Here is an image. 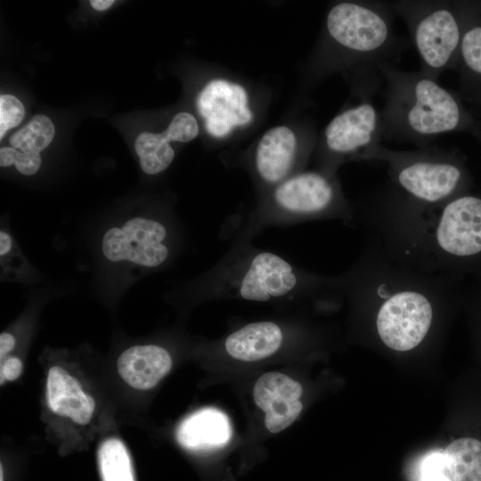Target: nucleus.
<instances>
[{
    "instance_id": "nucleus-1",
    "label": "nucleus",
    "mask_w": 481,
    "mask_h": 481,
    "mask_svg": "<svg viewBox=\"0 0 481 481\" xmlns=\"http://www.w3.org/2000/svg\"><path fill=\"white\" fill-rule=\"evenodd\" d=\"M354 209V229L393 262L424 273L481 279L480 195L429 204L389 183Z\"/></svg>"
},
{
    "instance_id": "nucleus-2",
    "label": "nucleus",
    "mask_w": 481,
    "mask_h": 481,
    "mask_svg": "<svg viewBox=\"0 0 481 481\" xmlns=\"http://www.w3.org/2000/svg\"><path fill=\"white\" fill-rule=\"evenodd\" d=\"M341 274L344 298L373 315L378 338L395 352L420 346L439 311L463 299L468 290L464 277L409 269L368 242Z\"/></svg>"
},
{
    "instance_id": "nucleus-3",
    "label": "nucleus",
    "mask_w": 481,
    "mask_h": 481,
    "mask_svg": "<svg viewBox=\"0 0 481 481\" xmlns=\"http://www.w3.org/2000/svg\"><path fill=\"white\" fill-rule=\"evenodd\" d=\"M182 291L199 299L237 298L253 302L344 299L342 274L324 275L257 248L252 239L233 235L224 255Z\"/></svg>"
},
{
    "instance_id": "nucleus-4",
    "label": "nucleus",
    "mask_w": 481,
    "mask_h": 481,
    "mask_svg": "<svg viewBox=\"0 0 481 481\" xmlns=\"http://www.w3.org/2000/svg\"><path fill=\"white\" fill-rule=\"evenodd\" d=\"M394 13L390 2L341 1L325 17L324 69L347 71L361 99L371 100L384 82L382 70L395 67L408 46L394 31Z\"/></svg>"
},
{
    "instance_id": "nucleus-5",
    "label": "nucleus",
    "mask_w": 481,
    "mask_h": 481,
    "mask_svg": "<svg viewBox=\"0 0 481 481\" xmlns=\"http://www.w3.org/2000/svg\"><path fill=\"white\" fill-rule=\"evenodd\" d=\"M385 104L380 111L382 136L428 147L437 136L455 132L481 135L479 125L463 105L461 95L419 71L395 66L382 70Z\"/></svg>"
},
{
    "instance_id": "nucleus-6",
    "label": "nucleus",
    "mask_w": 481,
    "mask_h": 481,
    "mask_svg": "<svg viewBox=\"0 0 481 481\" xmlns=\"http://www.w3.org/2000/svg\"><path fill=\"white\" fill-rule=\"evenodd\" d=\"M316 220H338L354 228V203L345 197L336 176L303 170L261 193L233 235L253 240L265 228Z\"/></svg>"
},
{
    "instance_id": "nucleus-7",
    "label": "nucleus",
    "mask_w": 481,
    "mask_h": 481,
    "mask_svg": "<svg viewBox=\"0 0 481 481\" xmlns=\"http://www.w3.org/2000/svg\"><path fill=\"white\" fill-rule=\"evenodd\" d=\"M364 160L387 165L390 183L406 196L423 203H444L469 193L472 177L463 156L455 151L425 147L395 151L381 144Z\"/></svg>"
},
{
    "instance_id": "nucleus-8",
    "label": "nucleus",
    "mask_w": 481,
    "mask_h": 481,
    "mask_svg": "<svg viewBox=\"0 0 481 481\" xmlns=\"http://www.w3.org/2000/svg\"><path fill=\"white\" fill-rule=\"evenodd\" d=\"M405 21L420 59V71L436 80L455 67L468 14V1L390 2Z\"/></svg>"
},
{
    "instance_id": "nucleus-9",
    "label": "nucleus",
    "mask_w": 481,
    "mask_h": 481,
    "mask_svg": "<svg viewBox=\"0 0 481 481\" xmlns=\"http://www.w3.org/2000/svg\"><path fill=\"white\" fill-rule=\"evenodd\" d=\"M382 138L380 111L371 99H361L359 103L337 114L325 126L317 170L336 176L341 164L364 160Z\"/></svg>"
},
{
    "instance_id": "nucleus-10",
    "label": "nucleus",
    "mask_w": 481,
    "mask_h": 481,
    "mask_svg": "<svg viewBox=\"0 0 481 481\" xmlns=\"http://www.w3.org/2000/svg\"><path fill=\"white\" fill-rule=\"evenodd\" d=\"M175 242V233L166 217L135 216L109 228L101 249L110 262L156 269L170 260Z\"/></svg>"
},
{
    "instance_id": "nucleus-11",
    "label": "nucleus",
    "mask_w": 481,
    "mask_h": 481,
    "mask_svg": "<svg viewBox=\"0 0 481 481\" xmlns=\"http://www.w3.org/2000/svg\"><path fill=\"white\" fill-rule=\"evenodd\" d=\"M309 145H302L295 131L284 125L265 131L257 143L251 170L261 193L303 171Z\"/></svg>"
},
{
    "instance_id": "nucleus-12",
    "label": "nucleus",
    "mask_w": 481,
    "mask_h": 481,
    "mask_svg": "<svg viewBox=\"0 0 481 481\" xmlns=\"http://www.w3.org/2000/svg\"><path fill=\"white\" fill-rule=\"evenodd\" d=\"M196 106L207 132L215 138L226 137L253 119L246 89L224 78L206 84L197 97Z\"/></svg>"
},
{
    "instance_id": "nucleus-13",
    "label": "nucleus",
    "mask_w": 481,
    "mask_h": 481,
    "mask_svg": "<svg viewBox=\"0 0 481 481\" xmlns=\"http://www.w3.org/2000/svg\"><path fill=\"white\" fill-rule=\"evenodd\" d=\"M303 388L289 376L271 371L257 380L253 397L258 408L265 412V424L271 433H278L300 414L303 404L299 400Z\"/></svg>"
},
{
    "instance_id": "nucleus-14",
    "label": "nucleus",
    "mask_w": 481,
    "mask_h": 481,
    "mask_svg": "<svg viewBox=\"0 0 481 481\" xmlns=\"http://www.w3.org/2000/svg\"><path fill=\"white\" fill-rule=\"evenodd\" d=\"M117 366L119 375L129 386L147 390L169 372L172 358L162 346L137 345L121 353Z\"/></svg>"
},
{
    "instance_id": "nucleus-15",
    "label": "nucleus",
    "mask_w": 481,
    "mask_h": 481,
    "mask_svg": "<svg viewBox=\"0 0 481 481\" xmlns=\"http://www.w3.org/2000/svg\"><path fill=\"white\" fill-rule=\"evenodd\" d=\"M282 327L271 321L248 323L229 334L224 342L225 352L243 362H257L278 352L284 342Z\"/></svg>"
},
{
    "instance_id": "nucleus-16",
    "label": "nucleus",
    "mask_w": 481,
    "mask_h": 481,
    "mask_svg": "<svg viewBox=\"0 0 481 481\" xmlns=\"http://www.w3.org/2000/svg\"><path fill=\"white\" fill-rule=\"evenodd\" d=\"M46 400L50 410L81 425L89 423L95 403L80 383L59 366L50 368L46 382Z\"/></svg>"
},
{
    "instance_id": "nucleus-17",
    "label": "nucleus",
    "mask_w": 481,
    "mask_h": 481,
    "mask_svg": "<svg viewBox=\"0 0 481 481\" xmlns=\"http://www.w3.org/2000/svg\"><path fill=\"white\" fill-rule=\"evenodd\" d=\"M231 437L225 414L214 408L195 412L179 426L176 438L186 449L203 451L224 446Z\"/></svg>"
},
{
    "instance_id": "nucleus-18",
    "label": "nucleus",
    "mask_w": 481,
    "mask_h": 481,
    "mask_svg": "<svg viewBox=\"0 0 481 481\" xmlns=\"http://www.w3.org/2000/svg\"><path fill=\"white\" fill-rule=\"evenodd\" d=\"M465 94H481V11L468 1V14L455 64Z\"/></svg>"
},
{
    "instance_id": "nucleus-19",
    "label": "nucleus",
    "mask_w": 481,
    "mask_h": 481,
    "mask_svg": "<svg viewBox=\"0 0 481 481\" xmlns=\"http://www.w3.org/2000/svg\"><path fill=\"white\" fill-rule=\"evenodd\" d=\"M444 456L452 481H481V441L458 438L446 447Z\"/></svg>"
},
{
    "instance_id": "nucleus-20",
    "label": "nucleus",
    "mask_w": 481,
    "mask_h": 481,
    "mask_svg": "<svg viewBox=\"0 0 481 481\" xmlns=\"http://www.w3.org/2000/svg\"><path fill=\"white\" fill-rule=\"evenodd\" d=\"M170 142L165 131L159 134L144 132L137 136L135 148L145 174L158 175L171 165L175 151Z\"/></svg>"
},
{
    "instance_id": "nucleus-21",
    "label": "nucleus",
    "mask_w": 481,
    "mask_h": 481,
    "mask_svg": "<svg viewBox=\"0 0 481 481\" xmlns=\"http://www.w3.org/2000/svg\"><path fill=\"white\" fill-rule=\"evenodd\" d=\"M97 457L102 481H135L130 455L119 439L103 441Z\"/></svg>"
},
{
    "instance_id": "nucleus-22",
    "label": "nucleus",
    "mask_w": 481,
    "mask_h": 481,
    "mask_svg": "<svg viewBox=\"0 0 481 481\" xmlns=\"http://www.w3.org/2000/svg\"><path fill=\"white\" fill-rule=\"evenodd\" d=\"M54 136V126L44 115H36L21 129L10 138L12 147L22 152L39 153L45 150Z\"/></svg>"
},
{
    "instance_id": "nucleus-23",
    "label": "nucleus",
    "mask_w": 481,
    "mask_h": 481,
    "mask_svg": "<svg viewBox=\"0 0 481 481\" xmlns=\"http://www.w3.org/2000/svg\"><path fill=\"white\" fill-rule=\"evenodd\" d=\"M14 165L22 175H32L41 166V157L36 152H22L13 147H2L0 150V166L2 167Z\"/></svg>"
},
{
    "instance_id": "nucleus-24",
    "label": "nucleus",
    "mask_w": 481,
    "mask_h": 481,
    "mask_svg": "<svg viewBox=\"0 0 481 481\" xmlns=\"http://www.w3.org/2000/svg\"><path fill=\"white\" fill-rule=\"evenodd\" d=\"M172 142L187 143L199 134V125L195 117L189 112L177 113L165 130Z\"/></svg>"
},
{
    "instance_id": "nucleus-25",
    "label": "nucleus",
    "mask_w": 481,
    "mask_h": 481,
    "mask_svg": "<svg viewBox=\"0 0 481 481\" xmlns=\"http://www.w3.org/2000/svg\"><path fill=\"white\" fill-rule=\"evenodd\" d=\"M25 110L20 101L13 95L0 96V138L11 128L17 126L24 117Z\"/></svg>"
},
{
    "instance_id": "nucleus-26",
    "label": "nucleus",
    "mask_w": 481,
    "mask_h": 481,
    "mask_svg": "<svg viewBox=\"0 0 481 481\" xmlns=\"http://www.w3.org/2000/svg\"><path fill=\"white\" fill-rule=\"evenodd\" d=\"M420 481H452L443 454H432L421 466Z\"/></svg>"
},
{
    "instance_id": "nucleus-27",
    "label": "nucleus",
    "mask_w": 481,
    "mask_h": 481,
    "mask_svg": "<svg viewBox=\"0 0 481 481\" xmlns=\"http://www.w3.org/2000/svg\"><path fill=\"white\" fill-rule=\"evenodd\" d=\"M22 372V363L18 357H9L1 365V385L4 379L14 380Z\"/></svg>"
},
{
    "instance_id": "nucleus-28",
    "label": "nucleus",
    "mask_w": 481,
    "mask_h": 481,
    "mask_svg": "<svg viewBox=\"0 0 481 481\" xmlns=\"http://www.w3.org/2000/svg\"><path fill=\"white\" fill-rule=\"evenodd\" d=\"M16 339L9 332H2L0 335V357L3 359L14 347Z\"/></svg>"
},
{
    "instance_id": "nucleus-29",
    "label": "nucleus",
    "mask_w": 481,
    "mask_h": 481,
    "mask_svg": "<svg viewBox=\"0 0 481 481\" xmlns=\"http://www.w3.org/2000/svg\"><path fill=\"white\" fill-rule=\"evenodd\" d=\"M13 240L12 236L4 230L0 232V255L1 258L6 257L12 250Z\"/></svg>"
},
{
    "instance_id": "nucleus-30",
    "label": "nucleus",
    "mask_w": 481,
    "mask_h": 481,
    "mask_svg": "<svg viewBox=\"0 0 481 481\" xmlns=\"http://www.w3.org/2000/svg\"><path fill=\"white\" fill-rule=\"evenodd\" d=\"M114 1L112 0H91L90 4L97 11H104L110 7Z\"/></svg>"
},
{
    "instance_id": "nucleus-31",
    "label": "nucleus",
    "mask_w": 481,
    "mask_h": 481,
    "mask_svg": "<svg viewBox=\"0 0 481 481\" xmlns=\"http://www.w3.org/2000/svg\"><path fill=\"white\" fill-rule=\"evenodd\" d=\"M469 101H472L475 102L481 103V94H475V95H469V96H461Z\"/></svg>"
},
{
    "instance_id": "nucleus-32",
    "label": "nucleus",
    "mask_w": 481,
    "mask_h": 481,
    "mask_svg": "<svg viewBox=\"0 0 481 481\" xmlns=\"http://www.w3.org/2000/svg\"><path fill=\"white\" fill-rule=\"evenodd\" d=\"M0 481H3V469L1 467V470H0Z\"/></svg>"
}]
</instances>
